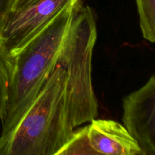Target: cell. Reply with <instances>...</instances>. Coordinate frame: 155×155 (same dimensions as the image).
Here are the masks:
<instances>
[{
  "instance_id": "8fae6325",
  "label": "cell",
  "mask_w": 155,
  "mask_h": 155,
  "mask_svg": "<svg viewBox=\"0 0 155 155\" xmlns=\"http://www.w3.org/2000/svg\"><path fill=\"white\" fill-rule=\"evenodd\" d=\"M36 0H18L14 10H18V9L22 8L27 6L28 5L31 4V3H33Z\"/></svg>"
},
{
  "instance_id": "6da1fadb",
  "label": "cell",
  "mask_w": 155,
  "mask_h": 155,
  "mask_svg": "<svg viewBox=\"0 0 155 155\" xmlns=\"http://www.w3.org/2000/svg\"><path fill=\"white\" fill-rule=\"evenodd\" d=\"M68 74L55 67L13 131L0 139V155H54L75 131L70 117Z\"/></svg>"
},
{
  "instance_id": "277c9868",
  "label": "cell",
  "mask_w": 155,
  "mask_h": 155,
  "mask_svg": "<svg viewBox=\"0 0 155 155\" xmlns=\"http://www.w3.org/2000/svg\"><path fill=\"white\" fill-rule=\"evenodd\" d=\"M77 0H36L14 10L0 34V48L12 58L62 11Z\"/></svg>"
},
{
  "instance_id": "3957f363",
  "label": "cell",
  "mask_w": 155,
  "mask_h": 155,
  "mask_svg": "<svg viewBox=\"0 0 155 155\" xmlns=\"http://www.w3.org/2000/svg\"><path fill=\"white\" fill-rule=\"evenodd\" d=\"M97 38L95 12L77 0L57 58L68 74L67 93L70 117L75 128L98 116V104L92 87V52Z\"/></svg>"
},
{
  "instance_id": "7a4b0ae2",
  "label": "cell",
  "mask_w": 155,
  "mask_h": 155,
  "mask_svg": "<svg viewBox=\"0 0 155 155\" xmlns=\"http://www.w3.org/2000/svg\"><path fill=\"white\" fill-rule=\"evenodd\" d=\"M76 2L64 9L11 58L8 101L5 114L2 119L0 139L13 131L57 66L58 56L68 32Z\"/></svg>"
},
{
  "instance_id": "ba28073f",
  "label": "cell",
  "mask_w": 155,
  "mask_h": 155,
  "mask_svg": "<svg viewBox=\"0 0 155 155\" xmlns=\"http://www.w3.org/2000/svg\"><path fill=\"white\" fill-rule=\"evenodd\" d=\"M54 155H104L95 151L89 143L87 127H82L74 133L69 142Z\"/></svg>"
},
{
  "instance_id": "30bf717a",
  "label": "cell",
  "mask_w": 155,
  "mask_h": 155,
  "mask_svg": "<svg viewBox=\"0 0 155 155\" xmlns=\"http://www.w3.org/2000/svg\"><path fill=\"white\" fill-rule=\"evenodd\" d=\"M18 0H0V34L8 18L15 9Z\"/></svg>"
},
{
  "instance_id": "7c38bea8",
  "label": "cell",
  "mask_w": 155,
  "mask_h": 155,
  "mask_svg": "<svg viewBox=\"0 0 155 155\" xmlns=\"http://www.w3.org/2000/svg\"><path fill=\"white\" fill-rule=\"evenodd\" d=\"M139 155H147V154H145V153H144V152H142V154H140Z\"/></svg>"
},
{
  "instance_id": "8992f818",
  "label": "cell",
  "mask_w": 155,
  "mask_h": 155,
  "mask_svg": "<svg viewBox=\"0 0 155 155\" xmlns=\"http://www.w3.org/2000/svg\"><path fill=\"white\" fill-rule=\"evenodd\" d=\"M89 143L104 155H139L143 152L125 126L112 120H93L87 126Z\"/></svg>"
},
{
  "instance_id": "5b68a950",
  "label": "cell",
  "mask_w": 155,
  "mask_h": 155,
  "mask_svg": "<svg viewBox=\"0 0 155 155\" xmlns=\"http://www.w3.org/2000/svg\"><path fill=\"white\" fill-rule=\"evenodd\" d=\"M123 109L126 128L145 154L155 155V74L124 98Z\"/></svg>"
},
{
  "instance_id": "52a82bcc",
  "label": "cell",
  "mask_w": 155,
  "mask_h": 155,
  "mask_svg": "<svg viewBox=\"0 0 155 155\" xmlns=\"http://www.w3.org/2000/svg\"><path fill=\"white\" fill-rule=\"evenodd\" d=\"M144 38L155 43V0H136Z\"/></svg>"
},
{
  "instance_id": "9c48e42d",
  "label": "cell",
  "mask_w": 155,
  "mask_h": 155,
  "mask_svg": "<svg viewBox=\"0 0 155 155\" xmlns=\"http://www.w3.org/2000/svg\"><path fill=\"white\" fill-rule=\"evenodd\" d=\"M11 74V58L0 48V119L5 114Z\"/></svg>"
}]
</instances>
